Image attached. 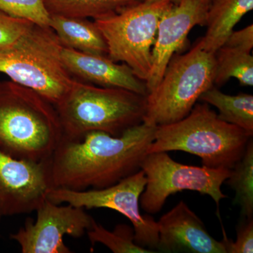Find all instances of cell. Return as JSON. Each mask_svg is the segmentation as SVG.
I'll use <instances>...</instances> for the list:
<instances>
[{
	"instance_id": "obj_1",
	"label": "cell",
	"mask_w": 253,
	"mask_h": 253,
	"mask_svg": "<svg viewBox=\"0 0 253 253\" xmlns=\"http://www.w3.org/2000/svg\"><path fill=\"white\" fill-rule=\"evenodd\" d=\"M156 129L143 122L117 136L93 131L75 140L63 137L48 160L51 189H104L138 172Z\"/></svg>"
},
{
	"instance_id": "obj_2",
	"label": "cell",
	"mask_w": 253,
	"mask_h": 253,
	"mask_svg": "<svg viewBox=\"0 0 253 253\" xmlns=\"http://www.w3.org/2000/svg\"><path fill=\"white\" fill-rule=\"evenodd\" d=\"M63 137L56 107L36 91L0 80V150L11 157L46 161Z\"/></svg>"
},
{
	"instance_id": "obj_3",
	"label": "cell",
	"mask_w": 253,
	"mask_h": 253,
	"mask_svg": "<svg viewBox=\"0 0 253 253\" xmlns=\"http://www.w3.org/2000/svg\"><path fill=\"white\" fill-rule=\"evenodd\" d=\"M253 135L224 122L206 103H196L185 118L156 126L147 154L180 151L201 158L203 166L232 169Z\"/></svg>"
},
{
	"instance_id": "obj_4",
	"label": "cell",
	"mask_w": 253,
	"mask_h": 253,
	"mask_svg": "<svg viewBox=\"0 0 253 253\" xmlns=\"http://www.w3.org/2000/svg\"><path fill=\"white\" fill-rule=\"evenodd\" d=\"M55 107L65 139H81L93 131L117 136L143 123L146 96L76 79L66 97Z\"/></svg>"
},
{
	"instance_id": "obj_5",
	"label": "cell",
	"mask_w": 253,
	"mask_h": 253,
	"mask_svg": "<svg viewBox=\"0 0 253 253\" xmlns=\"http://www.w3.org/2000/svg\"><path fill=\"white\" fill-rule=\"evenodd\" d=\"M63 48L49 26L33 24L13 44L0 50V73L56 106L76 81L63 64Z\"/></svg>"
},
{
	"instance_id": "obj_6",
	"label": "cell",
	"mask_w": 253,
	"mask_h": 253,
	"mask_svg": "<svg viewBox=\"0 0 253 253\" xmlns=\"http://www.w3.org/2000/svg\"><path fill=\"white\" fill-rule=\"evenodd\" d=\"M215 53L196 43L189 52L173 56L161 81L146 96L143 122L154 126L185 118L201 95L214 86Z\"/></svg>"
},
{
	"instance_id": "obj_7",
	"label": "cell",
	"mask_w": 253,
	"mask_h": 253,
	"mask_svg": "<svg viewBox=\"0 0 253 253\" xmlns=\"http://www.w3.org/2000/svg\"><path fill=\"white\" fill-rule=\"evenodd\" d=\"M173 1L141 0L118 14L94 20L107 44L110 59L126 63L136 77L147 81L158 23Z\"/></svg>"
},
{
	"instance_id": "obj_8",
	"label": "cell",
	"mask_w": 253,
	"mask_h": 253,
	"mask_svg": "<svg viewBox=\"0 0 253 253\" xmlns=\"http://www.w3.org/2000/svg\"><path fill=\"white\" fill-rule=\"evenodd\" d=\"M146 184L140 197L144 212L156 214L162 210L171 195L179 191H196L212 198L217 207L228 196L221 186L231 174V169L189 166L176 162L168 152L146 154L141 165Z\"/></svg>"
},
{
	"instance_id": "obj_9",
	"label": "cell",
	"mask_w": 253,
	"mask_h": 253,
	"mask_svg": "<svg viewBox=\"0 0 253 253\" xmlns=\"http://www.w3.org/2000/svg\"><path fill=\"white\" fill-rule=\"evenodd\" d=\"M146 184V176L140 169L104 189L78 191L55 188L49 190L46 198L56 204H70L85 210L108 208L117 211L132 224L136 244L154 251L158 241L157 221L150 214H141L139 209Z\"/></svg>"
},
{
	"instance_id": "obj_10",
	"label": "cell",
	"mask_w": 253,
	"mask_h": 253,
	"mask_svg": "<svg viewBox=\"0 0 253 253\" xmlns=\"http://www.w3.org/2000/svg\"><path fill=\"white\" fill-rule=\"evenodd\" d=\"M36 220L28 219L11 239L23 253H71L65 236L81 238L90 228L94 218L83 208L56 204L46 198L36 210Z\"/></svg>"
},
{
	"instance_id": "obj_11",
	"label": "cell",
	"mask_w": 253,
	"mask_h": 253,
	"mask_svg": "<svg viewBox=\"0 0 253 253\" xmlns=\"http://www.w3.org/2000/svg\"><path fill=\"white\" fill-rule=\"evenodd\" d=\"M50 189L48 161L16 159L0 150V221L36 211Z\"/></svg>"
},
{
	"instance_id": "obj_12",
	"label": "cell",
	"mask_w": 253,
	"mask_h": 253,
	"mask_svg": "<svg viewBox=\"0 0 253 253\" xmlns=\"http://www.w3.org/2000/svg\"><path fill=\"white\" fill-rule=\"evenodd\" d=\"M210 2L211 0H179L163 14L152 49V68L146 82L149 92L161 81L168 63L183 47L191 30L198 25L206 26Z\"/></svg>"
},
{
	"instance_id": "obj_13",
	"label": "cell",
	"mask_w": 253,
	"mask_h": 253,
	"mask_svg": "<svg viewBox=\"0 0 253 253\" xmlns=\"http://www.w3.org/2000/svg\"><path fill=\"white\" fill-rule=\"evenodd\" d=\"M156 249L163 253H226L222 241L208 232L204 221L181 201L157 221Z\"/></svg>"
},
{
	"instance_id": "obj_14",
	"label": "cell",
	"mask_w": 253,
	"mask_h": 253,
	"mask_svg": "<svg viewBox=\"0 0 253 253\" xmlns=\"http://www.w3.org/2000/svg\"><path fill=\"white\" fill-rule=\"evenodd\" d=\"M65 67L75 79L103 87L120 88L147 96L146 82L136 77L130 68L105 55L87 54L63 47Z\"/></svg>"
},
{
	"instance_id": "obj_15",
	"label": "cell",
	"mask_w": 253,
	"mask_h": 253,
	"mask_svg": "<svg viewBox=\"0 0 253 253\" xmlns=\"http://www.w3.org/2000/svg\"><path fill=\"white\" fill-rule=\"evenodd\" d=\"M253 9V0H211L207 32L198 42L203 49L215 53L224 44L236 25Z\"/></svg>"
},
{
	"instance_id": "obj_16",
	"label": "cell",
	"mask_w": 253,
	"mask_h": 253,
	"mask_svg": "<svg viewBox=\"0 0 253 253\" xmlns=\"http://www.w3.org/2000/svg\"><path fill=\"white\" fill-rule=\"evenodd\" d=\"M49 27L63 47L87 54L108 55L107 44L94 21L87 18L50 15Z\"/></svg>"
},
{
	"instance_id": "obj_17",
	"label": "cell",
	"mask_w": 253,
	"mask_h": 253,
	"mask_svg": "<svg viewBox=\"0 0 253 253\" xmlns=\"http://www.w3.org/2000/svg\"><path fill=\"white\" fill-rule=\"evenodd\" d=\"M199 100L217 108L218 116L224 122L239 126L253 135L252 94H226L212 86L201 95Z\"/></svg>"
},
{
	"instance_id": "obj_18",
	"label": "cell",
	"mask_w": 253,
	"mask_h": 253,
	"mask_svg": "<svg viewBox=\"0 0 253 253\" xmlns=\"http://www.w3.org/2000/svg\"><path fill=\"white\" fill-rule=\"evenodd\" d=\"M141 0H44L50 15L99 19L118 14Z\"/></svg>"
},
{
	"instance_id": "obj_19",
	"label": "cell",
	"mask_w": 253,
	"mask_h": 253,
	"mask_svg": "<svg viewBox=\"0 0 253 253\" xmlns=\"http://www.w3.org/2000/svg\"><path fill=\"white\" fill-rule=\"evenodd\" d=\"M231 78L241 85H253V57L251 53L221 46L215 52L214 84L222 85Z\"/></svg>"
},
{
	"instance_id": "obj_20",
	"label": "cell",
	"mask_w": 253,
	"mask_h": 253,
	"mask_svg": "<svg viewBox=\"0 0 253 253\" xmlns=\"http://www.w3.org/2000/svg\"><path fill=\"white\" fill-rule=\"evenodd\" d=\"M224 183L235 191L233 204L241 210V218H253V141L250 140L244 156Z\"/></svg>"
},
{
	"instance_id": "obj_21",
	"label": "cell",
	"mask_w": 253,
	"mask_h": 253,
	"mask_svg": "<svg viewBox=\"0 0 253 253\" xmlns=\"http://www.w3.org/2000/svg\"><path fill=\"white\" fill-rule=\"evenodd\" d=\"M86 233L91 246L101 244L114 253H156L136 244L134 229L126 224H118L114 230L111 231L94 219Z\"/></svg>"
},
{
	"instance_id": "obj_22",
	"label": "cell",
	"mask_w": 253,
	"mask_h": 253,
	"mask_svg": "<svg viewBox=\"0 0 253 253\" xmlns=\"http://www.w3.org/2000/svg\"><path fill=\"white\" fill-rule=\"evenodd\" d=\"M0 11L41 26H49L50 14L44 0H0Z\"/></svg>"
},
{
	"instance_id": "obj_23",
	"label": "cell",
	"mask_w": 253,
	"mask_h": 253,
	"mask_svg": "<svg viewBox=\"0 0 253 253\" xmlns=\"http://www.w3.org/2000/svg\"><path fill=\"white\" fill-rule=\"evenodd\" d=\"M236 239L232 241L228 239L225 231L223 229V244L226 253H253V218H241L236 228Z\"/></svg>"
},
{
	"instance_id": "obj_24",
	"label": "cell",
	"mask_w": 253,
	"mask_h": 253,
	"mask_svg": "<svg viewBox=\"0 0 253 253\" xmlns=\"http://www.w3.org/2000/svg\"><path fill=\"white\" fill-rule=\"evenodd\" d=\"M33 24L27 20L13 17L0 11V50L13 44Z\"/></svg>"
},
{
	"instance_id": "obj_25",
	"label": "cell",
	"mask_w": 253,
	"mask_h": 253,
	"mask_svg": "<svg viewBox=\"0 0 253 253\" xmlns=\"http://www.w3.org/2000/svg\"><path fill=\"white\" fill-rule=\"evenodd\" d=\"M222 46L251 53L253 48V24L240 31H233Z\"/></svg>"
},
{
	"instance_id": "obj_26",
	"label": "cell",
	"mask_w": 253,
	"mask_h": 253,
	"mask_svg": "<svg viewBox=\"0 0 253 253\" xmlns=\"http://www.w3.org/2000/svg\"><path fill=\"white\" fill-rule=\"evenodd\" d=\"M146 1H161V0H146ZM172 1H174V0H172Z\"/></svg>"
}]
</instances>
